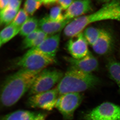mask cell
<instances>
[{"label": "cell", "mask_w": 120, "mask_h": 120, "mask_svg": "<svg viewBox=\"0 0 120 120\" xmlns=\"http://www.w3.org/2000/svg\"><path fill=\"white\" fill-rule=\"evenodd\" d=\"M39 73L20 69L7 77L1 90L0 101L2 106L10 107L17 103L27 91L30 90Z\"/></svg>", "instance_id": "cell-1"}, {"label": "cell", "mask_w": 120, "mask_h": 120, "mask_svg": "<svg viewBox=\"0 0 120 120\" xmlns=\"http://www.w3.org/2000/svg\"><path fill=\"white\" fill-rule=\"evenodd\" d=\"M120 21V0H113L103 4L93 13L74 19L65 26L63 31L65 37H76L91 24L106 20Z\"/></svg>", "instance_id": "cell-2"}, {"label": "cell", "mask_w": 120, "mask_h": 120, "mask_svg": "<svg viewBox=\"0 0 120 120\" xmlns=\"http://www.w3.org/2000/svg\"><path fill=\"white\" fill-rule=\"evenodd\" d=\"M100 80L88 73L71 67L64 74L56 87L60 95L66 93L80 92L98 85Z\"/></svg>", "instance_id": "cell-3"}, {"label": "cell", "mask_w": 120, "mask_h": 120, "mask_svg": "<svg viewBox=\"0 0 120 120\" xmlns=\"http://www.w3.org/2000/svg\"><path fill=\"white\" fill-rule=\"evenodd\" d=\"M55 59L45 56L34 49H30L18 59L16 65L20 69L39 73L56 62Z\"/></svg>", "instance_id": "cell-4"}, {"label": "cell", "mask_w": 120, "mask_h": 120, "mask_svg": "<svg viewBox=\"0 0 120 120\" xmlns=\"http://www.w3.org/2000/svg\"><path fill=\"white\" fill-rule=\"evenodd\" d=\"M64 74L61 71L53 68H45L39 73L28 92L30 96L52 89L58 83Z\"/></svg>", "instance_id": "cell-5"}, {"label": "cell", "mask_w": 120, "mask_h": 120, "mask_svg": "<svg viewBox=\"0 0 120 120\" xmlns=\"http://www.w3.org/2000/svg\"><path fill=\"white\" fill-rule=\"evenodd\" d=\"M83 100V96L79 92L66 93L59 97L55 107L62 114L64 120H71L75 110Z\"/></svg>", "instance_id": "cell-6"}, {"label": "cell", "mask_w": 120, "mask_h": 120, "mask_svg": "<svg viewBox=\"0 0 120 120\" xmlns=\"http://www.w3.org/2000/svg\"><path fill=\"white\" fill-rule=\"evenodd\" d=\"M60 94L56 87L30 96L27 100L29 107L50 111L56 106Z\"/></svg>", "instance_id": "cell-7"}, {"label": "cell", "mask_w": 120, "mask_h": 120, "mask_svg": "<svg viewBox=\"0 0 120 120\" xmlns=\"http://www.w3.org/2000/svg\"><path fill=\"white\" fill-rule=\"evenodd\" d=\"M84 117L86 120H120V106L105 102L86 113Z\"/></svg>", "instance_id": "cell-8"}, {"label": "cell", "mask_w": 120, "mask_h": 120, "mask_svg": "<svg viewBox=\"0 0 120 120\" xmlns=\"http://www.w3.org/2000/svg\"><path fill=\"white\" fill-rule=\"evenodd\" d=\"M71 38L67 43V49L71 57L75 59H81L86 56L90 52L88 43L84 38L83 32Z\"/></svg>", "instance_id": "cell-9"}, {"label": "cell", "mask_w": 120, "mask_h": 120, "mask_svg": "<svg viewBox=\"0 0 120 120\" xmlns=\"http://www.w3.org/2000/svg\"><path fill=\"white\" fill-rule=\"evenodd\" d=\"M91 0H74L64 12L65 20H72L85 15L93 10Z\"/></svg>", "instance_id": "cell-10"}, {"label": "cell", "mask_w": 120, "mask_h": 120, "mask_svg": "<svg viewBox=\"0 0 120 120\" xmlns=\"http://www.w3.org/2000/svg\"><path fill=\"white\" fill-rule=\"evenodd\" d=\"M64 58L71 67L87 73H92L98 68V60L90 52L86 56L81 59H75L67 56L65 57Z\"/></svg>", "instance_id": "cell-11"}, {"label": "cell", "mask_w": 120, "mask_h": 120, "mask_svg": "<svg viewBox=\"0 0 120 120\" xmlns=\"http://www.w3.org/2000/svg\"><path fill=\"white\" fill-rule=\"evenodd\" d=\"M60 39V33L48 36L39 45L33 49L45 56L56 60L55 57L59 48Z\"/></svg>", "instance_id": "cell-12"}, {"label": "cell", "mask_w": 120, "mask_h": 120, "mask_svg": "<svg viewBox=\"0 0 120 120\" xmlns=\"http://www.w3.org/2000/svg\"><path fill=\"white\" fill-rule=\"evenodd\" d=\"M71 21L66 20L61 22H54L46 16L39 21L38 28L48 36L53 35L60 33Z\"/></svg>", "instance_id": "cell-13"}, {"label": "cell", "mask_w": 120, "mask_h": 120, "mask_svg": "<svg viewBox=\"0 0 120 120\" xmlns=\"http://www.w3.org/2000/svg\"><path fill=\"white\" fill-rule=\"evenodd\" d=\"M114 44L112 34L104 30L98 40L92 46L95 52L99 55H106L112 51Z\"/></svg>", "instance_id": "cell-14"}, {"label": "cell", "mask_w": 120, "mask_h": 120, "mask_svg": "<svg viewBox=\"0 0 120 120\" xmlns=\"http://www.w3.org/2000/svg\"><path fill=\"white\" fill-rule=\"evenodd\" d=\"M47 114L26 110H18L4 116L1 120H45Z\"/></svg>", "instance_id": "cell-15"}, {"label": "cell", "mask_w": 120, "mask_h": 120, "mask_svg": "<svg viewBox=\"0 0 120 120\" xmlns=\"http://www.w3.org/2000/svg\"><path fill=\"white\" fill-rule=\"evenodd\" d=\"M20 29L11 24L4 28L0 34V46L1 47L19 34Z\"/></svg>", "instance_id": "cell-16"}, {"label": "cell", "mask_w": 120, "mask_h": 120, "mask_svg": "<svg viewBox=\"0 0 120 120\" xmlns=\"http://www.w3.org/2000/svg\"><path fill=\"white\" fill-rule=\"evenodd\" d=\"M106 68L110 76L118 85L120 92V62L110 59L107 62Z\"/></svg>", "instance_id": "cell-17"}, {"label": "cell", "mask_w": 120, "mask_h": 120, "mask_svg": "<svg viewBox=\"0 0 120 120\" xmlns=\"http://www.w3.org/2000/svg\"><path fill=\"white\" fill-rule=\"evenodd\" d=\"M103 30L100 28L89 27H86L83 33L88 44L92 46L98 40Z\"/></svg>", "instance_id": "cell-18"}, {"label": "cell", "mask_w": 120, "mask_h": 120, "mask_svg": "<svg viewBox=\"0 0 120 120\" xmlns=\"http://www.w3.org/2000/svg\"><path fill=\"white\" fill-rule=\"evenodd\" d=\"M38 24L39 21L36 17H29L20 27L19 34L26 37L38 28Z\"/></svg>", "instance_id": "cell-19"}, {"label": "cell", "mask_w": 120, "mask_h": 120, "mask_svg": "<svg viewBox=\"0 0 120 120\" xmlns=\"http://www.w3.org/2000/svg\"><path fill=\"white\" fill-rule=\"evenodd\" d=\"M18 10L8 7L0 11V22L1 25L8 26L11 23L18 13Z\"/></svg>", "instance_id": "cell-20"}, {"label": "cell", "mask_w": 120, "mask_h": 120, "mask_svg": "<svg viewBox=\"0 0 120 120\" xmlns=\"http://www.w3.org/2000/svg\"><path fill=\"white\" fill-rule=\"evenodd\" d=\"M42 3L39 0H26L24 9L29 15L32 16L40 8Z\"/></svg>", "instance_id": "cell-21"}, {"label": "cell", "mask_w": 120, "mask_h": 120, "mask_svg": "<svg viewBox=\"0 0 120 120\" xmlns=\"http://www.w3.org/2000/svg\"><path fill=\"white\" fill-rule=\"evenodd\" d=\"M58 5L52 7L50 11L49 15L48 16L49 19L52 21L61 22L66 20L64 19V14L62 13L63 9Z\"/></svg>", "instance_id": "cell-22"}, {"label": "cell", "mask_w": 120, "mask_h": 120, "mask_svg": "<svg viewBox=\"0 0 120 120\" xmlns=\"http://www.w3.org/2000/svg\"><path fill=\"white\" fill-rule=\"evenodd\" d=\"M29 15L24 9H20L11 24L17 27H20L29 18Z\"/></svg>", "instance_id": "cell-23"}, {"label": "cell", "mask_w": 120, "mask_h": 120, "mask_svg": "<svg viewBox=\"0 0 120 120\" xmlns=\"http://www.w3.org/2000/svg\"><path fill=\"white\" fill-rule=\"evenodd\" d=\"M47 37L46 34L40 30L38 35L29 45L28 49H33L38 46Z\"/></svg>", "instance_id": "cell-24"}, {"label": "cell", "mask_w": 120, "mask_h": 120, "mask_svg": "<svg viewBox=\"0 0 120 120\" xmlns=\"http://www.w3.org/2000/svg\"><path fill=\"white\" fill-rule=\"evenodd\" d=\"M40 29L38 28L32 33L25 37L22 43V48L23 49H28L29 45L34 40L38 35Z\"/></svg>", "instance_id": "cell-25"}, {"label": "cell", "mask_w": 120, "mask_h": 120, "mask_svg": "<svg viewBox=\"0 0 120 120\" xmlns=\"http://www.w3.org/2000/svg\"><path fill=\"white\" fill-rule=\"evenodd\" d=\"M22 2V0H8L7 7L19 11Z\"/></svg>", "instance_id": "cell-26"}, {"label": "cell", "mask_w": 120, "mask_h": 120, "mask_svg": "<svg viewBox=\"0 0 120 120\" xmlns=\"http://www.w3.org/2000/svg\"><path fill=\"white\" fill-rule=\"evenodd\" d=\"M73 0H57L56 3L63 10H67L71 4Z\"/></svg>", "instance_id": "cell-27"}, {"label": "cell", "mask_w": 120, "mask_h": 120, "mask_svg": "<svg viewBox=\"0 0 120 120\" xmlns=\"http://www.w3.org/2000/svg\"><path fill=\"white\" fill-rule=\"evenodd\" d=\"M57 0H44L43 4L46 7H49L51 5L54 4V3L56 2Z\"/></svg>", "instance_id": "cell-28"}, {"label": "cell", "mask_w": 120, "mask_h": 120, "mask_svg": "<svg viewBox=\"0 0 120 120\" xmlns=\"http://www.w3.org/2000/svg\"><path fill=\"white\" fill-rule=\"evenodd\" d=\"M8 0H0V8L1 11L5 8L8 6Z\"/></svg>", "instance_id": "cell-29"}, {"label": "cell", "mask_w": 120, "mask_h": 120, "mask_svg": "<svg viewBox=\"0 0 120 120\" xmlns=\"http://www.w3.org/2000/svg\"><path fill=\"white\" fill-rule=\"evenodd\" d=\"M99 3H102L104 4L105 3H107V2H109V1H112L113 0H97Z\"/></svg>", "instance_id": "cell-30"}, {"label": "cell", "mask_w": 120, "mask_h": 120, "mask_svg": "<svg viewBox=\"0 0 120 120\" xmlns=\"http://www.w3.org/2000/svg\"></svg>", "instance_id": "cell-31"}]
</instances>
